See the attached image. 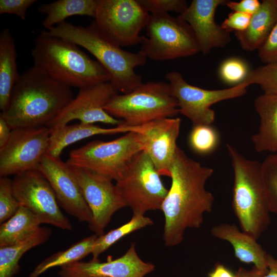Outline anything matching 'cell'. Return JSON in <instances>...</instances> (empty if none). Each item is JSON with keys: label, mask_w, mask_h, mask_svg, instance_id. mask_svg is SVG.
Masks as SVG:
<instances>
[{"label": "cell", "mask_w": 277, "mask_h": 277, "mask_svg": "<svg viewBox=\"0 0 277 277\" xmlns=\"http://www.w3.org/2000/svg\"><path fill=\"white\" fill-rule=\"evenodd\" d=\"M51 129L46 126L12 130L0 148V176L37 169L50 145Z\"/></svg>", "instance_id": "obj_13"}, {"label": "cell", "mask_w": 277, "mask_h": 277, "mask_svg": "<svg viewBox=\"0 0 277 277\" xmlns=\"http://www.w3.org/2000/svg\"><path fill=\"white\" fill-rule=\"evenodd\" d=\"M14 196L21 206L31 211L42 224L71 230L69 220L60 208L55 194L48 181L38 169L16 174L12 180Z\"/></svg>", "instance_id": "obj_12"}, {"label": "cell", "mask_w": 277, "mask_h": 277, "mask_svg": "<svg viewBox=\"0 0 277 277\" xmlns=\"http://www.w3.org/2000/svg\"><path fill=\"white\" fill-rule=\"evenodd\" d=\"M218 143V134L211 125L192 126L189 136V143L195 152L208 154L215 149Z\"/></svg>", "instance_id": "obj_31"}, {"label": "cell", "mask_w": 277, "mask_h": 277, "mask_svg": "<svg viewBox=\"0 0 277 277\" xmlns=\"http://www.w3.org/2000/svg\"><path fill=\"white\" fill-rule=\"evenodd\" d=\"M104 109L111 116L123 121L120 125L126 127L174 117L180 113L169 84L162 81L148 82L130 92L117 94Z\"/></svg>", "instance_id": "obj_6"}, {"label": "cell", "mask_w": 277, "mask_h": 277, "mask_svg": "<svg viewBox=\"0 0 277 277\" xmlns=\"http://www.w3.org/2000/svg\"><path fill=\"white\" fill-rule=\"evenodd\" d=\"M97 236L95 234L87 236L73 244L68 249L51 255L36 265L29 277H38L51 268L56 267H62L80 261L92 253L94 242Z\"/></svg>", "instance_id": "obj_28"}, {"label": "cell", "mask_w": 277, "mask_h": 277, "mask_svg": "<svg viewBox=\"0 0 277 277\" xmlns=\"http://www.w3.org/2000/svg\"><path fill=\"white\" fill-rule=\"evenodd\" d=\"M141 125L126 127L121 125L103 128L92 124L77 123L67 125L51 130L50 145L47 153L60 157L63 150L69 145L82 140L96 135L126 133L131 131L140 132Z\"/></svg>", "instance_id": "obj_21"}, {"label": "cell", "mask_w": 277, "mask_h": 277, "mask_svg": "<svg viewBox=\"0 0 277 277\" xmlns=\"http://www.w3.org/2000/svg\"><path fill=\"white\" fill-rule=\"evenodd\" d=\"M117 94L118 91L110 82L80 89L76 96L47 127L51 130L55 129L74 120L86 124L102 123L118 126L123 121L111 116L104 109Z\"/></svg>", "instance_id": "obj_15"}, {"label": "cell", "mask_w": 277, "mask_h": 277, "mask_svg": "<svg viewBox=\"0 0 277 277\" xmlns=\"http://www.w3.org/2000/svg\"><path fill=\"white\" fill-rule=\"evenodd\" d=\"M226 0H193L186 10L178 15L191 27L200 51L208 54L213 49L223 48L231 41L230 32L215 21L216 10Z\"/></svg>", "instance_id": "obj_18"}, {"label": "cell", "mask_w": 277, "mask_h": 277, "mask_svg": "<svg viewBox=\"0 0 277 277\" xmlns=\"http://www.w3.org/2000/svg\"><path fill=\"white\" fill-rule=\"evenodd\" d=\"M233 171L232 205L241 230L258 240L271 222L261 173V163L248 159L226 145Z\"/></svg>", "instance_id": "obj_5"}, {"label": "cell", "mask_w": 277, "mask_h": 277, "mask_svg": "<svg viewBox=\"0 0 277 277\" xmlns=\"http://www.w3.org/2000/svg\"><path fill=\"white\" fill-rule=\"evenodd\" d=\"M143 150L141 133L131 131L111 141L94 140L73 149L66 163L116 181L132 157Z\"/></svg>", "instance_id": "obj_7"}, {"label": "cell", "mask_w": 277, "mask_h": 277, "mask_svg": "<svg viewBox=\"0 0 277 277\" xmlns=\"http://www.w3.org/2000/svg\"><path fill=\"white\" fill-rule=\"evenodd\" d=\"M47 31L89 51L106 70L110 82L118 92L128 93L143 84L142 76L135 69L146 63V55L141 51L132 52L123 49L104 35L94 21L87 26L65 21Z\"/></svg>", "instance_id": "obj_4"}, {"label": "cell", "mask_w": 277, "mask_h": 277, "mask_svg": "<svg viewBox=\"0 0 277 277\" xmlns=\"http://www.w3.org/2000/svg\"><path fill=\"white\" fill-rule=\"evenodd\" d=\"M277 21V0H263L251 16L247 28L234 32L241 48L247 51L258 49L267 39Z\"/></svg>", "instance_id": "obj_23"}, {"label": "cell", "mask_w": 277, "mask_h": 277, "mask_svg": "<svg viewBox=\"0 0 277 277\" xmlns=\"http://www.w3.org/2000/svg\"><path fill=\"white\" fill-rule=\"evenodd\" d=\"M251 15L239 12L232 11L224 19L221 27L228 32H242L249 25Z\"/></svg>", "instance_id": "obj_38"}, {"label": "cell", "mask_w": 277, "mask_h": 277, "mask_svg": "<svg viewBox=\"0 0 277 277\" xmlns=\"http://www.w3.org/2000/svg\"><path fill=\"white\" fill-rule=\"evenodd\" d=\"M140 4L151 14H161L175 12L183 13L188 5L185 0H138Z\"/></svg>", "instance_id": "obj_35"}, {"label": "cell", "mask_w": 277, "mask_h": 277, "mask_svg": "<svg viewBox=\"0 0 277 277\" xmlns=\"http://www.w3.org/2000/svg\"><path fill=\"white\" fill-rule=\"evenodd\" d=\"M208 277H236V275L224 265L217 263L214 269L209 273Z\"/></svg>", "instance_id": "obj_41"}, {"label": "cell", "mask_w": 277, "mask_h": 277, "mask_svg": "<svg viewBox=\"0 0 277 277\" xmlns=\"http://www.w3.org/2000/svg\"><path fill=\"white\" fill-rule=\"evenodd\" d=\"M51 185L59 205L80 222L89 225L92 214L70 166L60 157L48 153L37 168Z\"/></svg>", "instance_id": "obj_16"}, {"label": "cell", "mask_w": 277, "mask_h": 277, "mask_svg": "<svg viewBox=\"0 0 277 277\" xmlns=\"http://www.w3.org/2000/svg\"><path fill=\"white\" fill-rule=\"evenodd\" d=\"M14 196L12 180L7 177L0 179V223L5 222L12 216L21 206Z\"/></svg>", "instance_id": "obj_34"}, {"label": "cell", "mask_w": 277, "mask_h": 277, "mask_svg": "<svg viewBox=\"0 0 277 277\" xmlns=\"http://www.w3.org/2000/svg\"><path fill=\"white\" fill-rule=\"evenodd\" d=\"M14 39L8 28L0 32V109L4 111L9 103L20 74L18 72Z\"/></svg>", "instance_id": "obj_24"}, {"label": "cell", "mask_w": 277, "mask_h": 277, "mask_svg": "<svg viewBox=\"0 0 277 277\" xmlns=\"http://www.w3.org/2000/svg\"><path fill=\"white\" fill-rule=\"evenodd\" d=\"M261 173L269 210L277 214V153H271L261 163Z\"/></svg>", "instance_id": "obj_30"}, {"label": "cell", "mask_w": 277, "mask_h": 277, "mask_svg": "<svg viewBox=\"0 0 277 277\" xmlns=\"http://www.w3.org/2000/svg\"><path fill=\"white\" fill-rule=\"evenodd\" d=\"M250 71L244 60L232 57L226 59L221 63L219 73L223 82L234 86L243 83Z\"/></svg>", "instance_id": "obj_33"}, {"label": "cell", "mask_w": 277, "mask_h": 277, "mask_svg": "<svg viewBox=\"0 0 277 277\" xmlns=\"http://www.w3.org/2000/svg\"><path fill=\"white\" fill-rule=\"evenodd\" d=\"M36 2V0H1L0 14H13L25 20L28 9Z\"/></svg>", "instance_id": "obj_37"}, {"label": "cell", "mask_w": 277, "mask_h": 277, "mask_svg": "<svg viewBox=\"0 0 277 277\" xmlns=\"http://www.w3.org/2000/svg\"><path fill=\"white\" fill-rule=\"evenodd\" d=\"M51 234V230L40 227L31 236L13 245L0 247V277H13L20 269L19 262L30 249L46 242Z\"/></svg>", "instance_id": "obj_27"}, {"label": "cell", "mask_w": 277, "mask_h": 277, "mask_svg": "<svg viewBox=\"0 0 277 277\" xmlns=\"http://www.w3.org/2000/svg\"><path fill=\"white\" fill-rule=\"evenodd\" d=\"M259 85L264 93L277 94V63L264 64L251 70L243 82Z\"/></svg>", "instance_id": "obj_32"}, {"label": "cell", "mask_w": 277, "mask_h": 277, "mask_svg": "<svg viewBox=\"0 0 277 277\" xmlns=\"http://www.w3.org/2000/svg\"><path fill=\"white\" fill-rule=\"evenodd\" d=\"M181 123L179 117H168L142 125L140 133L143 151L148 155L160 175L170 176Z\"/></svg>", "instance_id": "obj_19"}, {"label": "cell", "mask_w": 277, "mask_h": 277, "mask_svg": "<svg viewBox=\"0 0 277 277\" xmlns=\"http://www.w3.org/2000/svg\"><path fill=\"white\" fill-rule=\"evenodd\" d=\"M258 51V56L264 64L277 63V21L267 39Z\"/></svg>", "instance_id": "obj_36"}, {"label": "cell", "mask_w": 277, "mask_h": 277, "mask_svg": "<svg viewBox=\"0 0 277 277\" xmlns=\"http://www.w3.org/2000/svg\"><path fill=\"white\" fill-rule=\"evenodd\" d=\"M267 272L262 277H277V259L270 254L267 256Z\"/></svg>", "instance_id": "obj_42"}, {"label": "cell", "mask_w": 277, "mask_h": 277, "mask_svg": "<svg viewBox=\"0 0 277 277\" xmlns=\"http://www.w3.org/2000/svg\"><path fill=\"white\" fill-rule=\"evenodd\" d=\"M261 4L258 0H241L239 2L228 1L225 5L232 11L252 15L258 10Z\"/></svg>", "instance_id": "obj_39"}, {"label": "cell", "mask_w": 277, "mask_h": 277, "mask_svg": "<svg viewBox=\"0 0 277 277\" xmlns=\"http://www.w3.org/2000/svg\"><path fill=\"white\" fill-rule=\"evenodd\" d=\"M140 50L147 58L164 61L192 56L200 52L189 25L169 13L150 14Z\"/></svg>", "instance_id": "obj_9"}, {"label": "cell", "mask_w": 277, "mask_h": 277, "mask_svg": "<svg viewBox=\"0 0 277 277\" xmlns=\"http://www.w3.org/2000/svg\"><path fill=\"white\" fill-rule=\"evenodd\" d=\"M73 98L71 88L32 67L20 74L0 115L12 129L47 127Z\"/></svg>", "instance_id": "obj_2"}, {"label": "cell", "mask_w": 277, "mask_h": 277, "mask_svg": "<svg viewBox=\"0 0 277 277\" xmlns=\"http://www.w3.org/2000/svg\"><path fill=\"white\" fill-rule=\"evenodd\" d=\"M263 275L264 274L255 266H253L250 270L240 267L235 273L236 277H262Z\"/></svg>", "instance_id": "obj_43"}, {"label": "cell", "mask_w": 277, "mask_h": 277, "mask_svg": "<svg viewBox=\"0 0 277 277\" xmlns=\"http://www.w3.org/2000/svg\"><path fill=\"white\" fill-rule=\"evenodd\" d=\"M150 14L138 0H98L94 22L101 33L123 47L141 44Z\"/></svg>", "instance_id": "obj_10"}, {"label": "cell", "mask_w": 277, "mask_h": 277, "mask_svg": "<svg viewBox=\"0 0 277 277\" xmlns=\"http://www.w3.org/2000/svg\"><path fill=\"white\" fill-rule=\"evenodd\" d=\"M92 214L89 229L100 236L113 215L127 207L111 179L90 170L71 167Z\"/></svg>", "instance_id": "obj_14"}, {"label": "cell", "mask_w": 277, "mask_h": 277, "mask_svg": "<svg viewBox=\"0 0 277 277\" xmlns=\"http://www.w3.org/2000/svg\"><path fill=\"white\" fill-rule=\"evenodd\" d=\"M33 67L53 80L70 88L80 89L110 82L109 76L96 61L78 46L43 30L31 50Z\"/></svg>", "instance_id": "obj_3"}, {"label": "cell", "mask_w": 277, "mask_h": 277, "mask_svg": "<svg viewBox=\"0 0 277 277\" xmlns=\"http://www.w3.org/2000/svg\"><path fill=\"white\" fill-rule=\"evenodd\" d=\"M41 222L31 211L21 206L16 213L1 224L0 247L14 245L34 234Z\"/></svg>", "instance_id": "obj_26"}, {"label": "cell", "mask_w": 277, "mask_h": 277, "mask_svg": "<svg viewBox=\"0 0 277 277\" xmlns=\"http://www.w3.org/2000/svg\"><path fill=\"white\" fill-rule=\"evenodd\" d=\"M210 231L214 237L229 243L241 262L253 264L264 274L267 272L268 254L257 240L240 230L234 224L221 223L214 226Z\"/></svg>", "instance_id": "obj_20"}, {"label": "cell", "mask_w": 277, "mask_h": 277, "mask_svg": "<svg viewBox=\"0 0 277 277\" xmlns=\"http://www.w3.org/2000/svg\"><path fill=\"white\" fill-rule=\"evenodd\" d=\"M98 0H58L43 4L37 11L46 15L42 25L47 30L65 22L70 16L85 15L94 17Z\"/></svg>", "instance_id": "obj_25"}, {"label": "cell", "mask_w": 277, "mask_h": 277, "mask_svg": "<svg viewBox=\"0 0 277 277\" xmlns=\"http://www.w3.org/2000/svg\"><path fill=\"white\" fill-rule=\"evenodd\" d=\"M60 277H144L153 271L154 264L142 260L137 254L135 243L122 256L106 262L92 259L89 262L78 261L61 267Z\"/></svg>", "instance_id": "obj_17"}, {"label": "cell", "mask_w": 277, "mask_h": 277, "mask_svg": "<svg viewBox=\"0 0 277 277\" xmlns=\"http://www.w3.org/2000/svg\"><path fill=\"white\" fill-rule=\"evenodd\" d=\"M260 119L258 132L251 137L258 152L277 153V94L264 93L254 100Z\"/></svg>", "instance_id": "obj_22"}, {"label": "cell", "mask_w": 277, "mask_h": 277, "mask_svg": "<svg viewBox=\"0 0 277 277\" xmlns=\"http://www.w3.org/2000/svg\"><path fill=\"white\" fill-rule=\"evenodd\" d=\"M165 77L177 100L179 112L191 121L192 126L211 125L215 119V112L211 106L221 101L244 95L248 87L243 82L226 89H205L189 84L177 71L168 72Z\"/></svg>", "instance_id": "obj_11"}, {"label": "cell", "mask_w": 277, "mask_h": 277, "mask_svg": "<svg viewBox=\"0 0 277 277\" xmlns=\"http://www.w3.org/2000/svg\"><path fill=\"white\" fill-rule=\"evenodd\" d=\"M153 224V221L145 215L133 214L126 223L97 237L91 253L92 259H98L101 254L128 234Z\"/></svg>", "instance_id": "obj_29"}, {"label": "cell", "mask_w": 277, "mask_h": 277, "mask_svg": "<svg viewBox=\"0 0 277 277\" xmlns=\"http://www.w3.org/2000/svg\"><path fill=\"white\" fill-rule=\"evenodd\" d=\"M214 172L177 146L170 169L171 185L162 205L165 217L163 240L167 247L180 244L186 230L199 228L205 213L212 211L213 194L206 184Z\"/></svg>", "instance_id": "obj_1"}, {"label": "cell", "mask_w": 277, "mask_h": 277, "mask_svg": "<svg viewBox=\"0 0 277 277\" xmlns=\"http://www.w3.org/2000/svg\"><path fill=\"white\" fill-rule=\"evenodd\" d=\"M148 155L144 151L135 154L115 181V186L127 206L134 215H145L161 210L168 189Z\"/></svg>", "instance_id": "obj_8"}, {"label": "cell", "mask_w": 277, "mask_h": 277, "mask_svg": "<svg viewBox=\"0 0 277 277\" xmlns=\"http://www.w3.org/2000/svg\"><path fill=\"white\" fill-rule=\"evenodd\" d=\"M12 130L6 121L0 115V148L7 142Z\"/></svg>", "instance_id": "obj_40"}]
</instances>
